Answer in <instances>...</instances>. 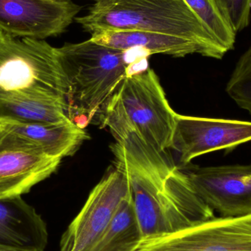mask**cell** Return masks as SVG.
I'll return each instance as SVG.
<instances>
[{
    "mask_svg": "<svg viewBox=\"0 0 251 251\" xmlns=\"http://www.w3.org/2000/svg\"><path fill=\"white\" fill-rule=\"evenodd\" d=\"M66 91L57 48L44 40L0 31V95L66 106Z\"/></svg>",
    "mask_w": 251,
    "mask_h": 251,
    "instance_id": "obj_5",
    "label": "cell"
},
{
    "mask_svg": "<svg viewBox=\"0 0 251 251\" xmlns=\"http://www.w3.org/2000/svg\"><path fill=\"white\" fill-rule=\"evenodd\" d=\"M69 121L63 103L0 95V122L56 124Z\"/></svg>",
    "mask_w": 251,
    "mask_h": 251,
    "instance_id": "obj_16",
    "label": "cell"
},
{
    "mask_svg": "<svg viewBox=\"0 0 251 251\" xmlns=\"http://www.w3.org/2000/svg\"><path fill=\"white\" fill-rule=\"evenodd\" d=\"M81 9L71 0H0V31L17 38L57 36Z\"/></svg>",
    "mask_w": 251,
    "mask_h": 251,
    "instance_id": "obj_10",
    "label": "cell"
},
{
    "mask_svg": "<svg viewBox=\"0 0 251 251\" xmlns=\"http://www.w3.org/2000/svg\"><path fill=\"white\" fill-rule=\"evenodd\" d=\"M211 36L226 52L234 50L236 33L218 7L216 0H184Z\"/></svg>",
    "mask_w": 251,
    "mask_h": 251,
    "instance_id": "obj_17",
    "label": "cell"
},
{
    "mask_svg": "<svg viewBox=\"0 0 251 251\" xmlns=\"http://www.w3.org/2000/svg\"><path fill=\"white\" fill-rule=\"evenodd\" d=\"M176 113L159 76L146 69L127 75L110 100L101 126L116 141L134 132L159 151L171 149Z\"/></svg>",
    "mask_w": 251,
    "mask_h": 251,
    "instance_id": "obj_4",
    "label": "cell"
},
{
    "mask_svg": "<svg viewBox=\"0 0 251 251\" xmlns=\"http://www.w3.org/2000/svg\"><path fill=\"white\" fill-rule=\"evenodd\" d=\"M142 239L129 187L108 226L90 251H133Z\"/></svg>",
    "mask_w": 251,
    "mask_h": 251,
    "instance_id": "obj_15",
    "label": "cell"
},
{
    "mask_svg": "<svg viewBox=\"0 0 251 251\" xmlns=\"http://www.w3.org/2000/svg\"><path fill=\"white\" fill-rule=\"evenodd\" d=\"M91 40L106 47L128 51L140 49L149 54H162L174 57L189 54L203 56L196 43L184 38L156 32L139 30H104L92 33Z\"/></svg>",
    "mask_w": 251,
    "mask_h": 251,
    "instance_id": "obj_14",
    "label": "cell"
},
{
    "mask_svg": "<svg viewBox=\"0 0 251 251\" xmlns=\"http://www.w3.org/2000/svg\"><path fill=\"white\" fill-rule=\"evenodd\" d=\"M89 139L85 128L71 121L56 124L0 122V151H22L63 159L75 154Z\"/></svg>",
    "mask_w": 251,
    "mask_h": 251,
    "instance_id": "obj_11",
    "label": "cell"
},
{
    "mask_svg": "<svg viewBox=\"0 0 251 251\" xmlns=\"http://www.w3.org/2000/svg\"><path fill=\"white\" fill-rule=\"evenodd\" d=\"M218 7L237 33L249 26L251 22V0H216Z\"/></svg>",
    "mask_w": 251,
    "mask_h": 251,
    "instance_id": "obj_19",
    "label": "cell"
},
{
    "mask_svg": "<svg viewBox=\"0 0 251 251\" xmlns=\"http://www.w3.org/2000/svg\"><path fill=\"white\" fill-rule=\"evenodd\" d=\"M226 91L240 108L251 115V46L239 59Z\"/></svg>",
    "mask_w": 251,
    "mask_h": 251,
    "instance_id": "obj_18",
    "label": "cell"
},
{
    "mask_svg": "<svg viewBox=\"0 0 251 251\" xmlns=\"http://www.w3.org/2000/svg\"><path fill=\"white\" fill-rule=\"evenodd\" d=\"M60 158L22 151H0V199L22 196L56 172Z\"/></svg>",
    "mask_w": 251,
    "mask_h": 251,
    "instance_id": "obj_13",
    "label": "cell"
},
{
    "mask_svg": "<svg viewBox=\"0 0 251 251\" xmlns=\"http://www.w3.org/2000/svg\"><path fill=\"white\" fill-rule=\"evenodd\" d=\"M94 1H100V0H94Z\"/></svg>",
    "mask_w": 251,
    "mask_h": 251,
    "instance_id": "obj_21",
    "label": "cell"
},
{
    "mask_svg": "<svg viewBox=\"0 0 251 251\" xmlns=\"http://www.w3.org/2000/svg\"><path fill=\"white\" fill-rule=\"evenodd\" d=\"M76 21L91 34L146 31L193 41L201 47L203 57L221 60L227 53L184 0H100Z\"/></svg>",
    "mask_w": 251,
    "mask_h": 251,
    "instance_id": "obj_3",
    "label": "cell"
},
{
    "mask_svg": "<svg viewBox=\"0 0 251 251\" xmlns=\"http://www.w3.org/2000/svg\"><path fill=\"white\" fill-rule=\"evenodd\" d=\"M111 150L116 169L129 185L143 239L181 231L215 218L185 171L166 151L156 150L134 132L116 141Z\"/></svg>",
    "mask_w": 251,
    "mask_h": 251,
    "instance_id": "obj_1",
    "label": "cell"
},
{
    "mask_svg": "<svg viewBox=\"0 0 251 251\" xmlns=\"http://www.w3.org/2000/svg\"><path fill=\"white\" fill-rule=\"evenodd\" d=\"M251 140V122L182 116L176 113L171 149L182 165L198 156L225 150L226 153Z\"/></svg>",
    "mask_w": 251,
    "mask_h": 251,
    "instance_id": "obj_8",
    "label": "cell"
},
{
    "mask_svg": "<svg viewBox=\"0 0 251 251\" xmlns=\"http://www.w3.org/2000/svg\"><path fill=\"white\" fill-rule=\"evenodd\" d=\"M184 171L201 199L221 217L251 215V165L194 167Z\"/></svg>",
    "mask_w": 251,
    "mask_h": 251,
    "instance_id": "obj_9",
    "label": "cell"
},
{
    "mask_svg": "<svg viewBox=\"0 0 251 251\" xmlns=\"http://www.w3.org/2000/svg\"><path fill=\"white\" fill-rule=\"evenodd\" d=\"M47 224L22 196L0 199V246L26 251H45Z\"/></svg>",
    "mask_w": 251,
    "mask_h": 251,
    "instance_id": "obj_12",
    "label": "cell"
},
{
    "mask_svg": "<svg viewBox=\"0 0 251 251\" xmlns=\"http://www.w3.org/2000/svg\"><path fill=\"white\" fill-rule=\"evenodd\" d=\"M67 91L66 114L82 128L101 125L106 109L130 66L127 51L89 39L57 48Z\"/></svg>",
    "mask_w": 251,
    "mask_h": 251,
    "instance_id": "obj_2",
    "label": "cell"
},
{
    "mask_svg": "<svg viewBox=\"0 0 251 251\" xmlns=\"http://www.w3.org/2000/svg\"><path fill=\"white\" fill-rule=\"evenodd\" d=\"M128 191V181L119 170L115 168L106 174L63 233L60 251H90L108 226Z\"/></svg>",
    "mask_w": 251,
    "mask_h": 251,
    "instance_id": "obj_7",
    "label": "cell"
},
{
    "mask_svg": "<svg viewBox=\"0 0 251 251\" xmlns=\"http://www.w3.org/2000/svg\"><path fill=\"white\" fill-rule=\"evenodd\" d=\"M133 251H251V215L215 217L181 231L146 237Z\"/></svg>",
    "mask_w": 251,
    "mask_h": 251,
    "instance_id": "obj_6",
    "label": "cell"
},
{
    "mask_svg": "<svg viewBox=\"0 0 251 251\" xmlns=\"http://www.w3.org/2000/svg\"><path fill=\"white\" fill-rule=\"evenodd\" d=\"M0 251H26L20 250V249H13V248L5 247V246H0Z\"/></svg>",
    "mask_w": 251,
    "mask_h": 251,
    "instance_id": "obj_20",
    "label": "cell"
}]
</instances>
